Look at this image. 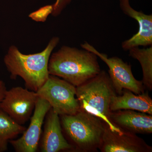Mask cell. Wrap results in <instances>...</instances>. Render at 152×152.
<instances>
[{
    "label": "cell",
    "instance_id": "12",
    "mask_svg": "<svg viewBox=\"0 0 152 152\" xmlns=\"http://www.w3.org/2000/svg\"><path fill=\"white\" fill-rule=\"evenodd\" d=\"M110 119L121 130L136 134H148L152 133V115L132 110L111 111Z\"/></svg>",
    "mask_w": 152,
    "mask_h": 152
},
{
    "label": "cell",
    "instance_id": "18",
    "mask_svg": "<svg viewBox=\"0 0 152 152\" xmlns=\"http://www.w3.org/2000/svg\"><path fill=\"white\" fill-rule=\"evenodd\" d=\"M7 91L5 84L3 81L0 80V102L4 96L5 94Z\"/></svg>",
    "mask_w": 152,
    "mask_h": 152
},
{
    "label": "cell",
    "instance_id": "11",
    "mask_svg": "<svg viewBox=\"0 0 152 152\" xmlns=\"http://www.w3.org/2000/svg\"><path fill=\"white\" fill-rule=\"evenodd\" d=\"M120 6L126 15L137 21L139 27L137 34L123 42L121 46L123 50L126 51L135 47L152 46V14L146 15L134 10L128 0H120Z\"/></svg>",
    "mask_w": 152,
    "mask_h": 152
},
{
    "label": "cell",
    "instance_id": "5",
    "mask_svg": "<svg viewBox=\"0 0 152 152\" xmlns=\"http://www.w3.org/2000/svg\"><path fill=\"white\" fill-rule=\"evenodd\" d=\"M36 93L59 115H74L80 110L76 96V87L57 76L50 75Z\"/></svg>",
    "mask_w": 152,
    "mask_h": 152
},
{
    "label": "cell",
    "instance_id": "1",
    "mask_svg": "<svg viewBox=\"0 0 152 152\" xmlns=\"http://www.w3.org/2000/svg\"><path fill=\"white\" fill-rule=\"evenodd\" d=\"M97 57L85 49L64 46L51 55L49 73L79 86L100 72Z\"/></svg>",
    "mask_w": 152,
    "mask_h": 152
},
{
    "label": "cell",
    "instance_id": "16",
    "mask_svg": "<svg viewBox=\"0 0 152 152\" xmlns=\"http://www.w3.org/2000/svg\"><path fill=\"white\" fill-rule=\"evenodd\" d=\"M53 7L47 5L30 14L29 17L37 22H45L50 14H52Z\"/></svg>",
    "mask_w": 152,
    "mask_h": 152
},
{
    "label": "cell",
    "instance_id": "4",
    "mask_svg": "<svg viewBox=\"0 0 152 152\" xmlns=\"http://www.w3.org/2000/svg\"><path fill=\"white\" fill-rule=\"evenodd\" d=\"M116 94L108 75L101 71L96 76L76 87V96L80 110L98 117L111 130L121 133L122 130L110 119V105L113 96Z\"/></svg>",
    "mask_w": 152,
    "mask_h": 152
},
{
    "label": "cell",
    "instance_id": "6",
    "mask_svg": "<svg viewBox=\"0 0 152 152\" xmlns=\"http://www.w3.org/2000/svg\"><path fill=\"white\" fill-rule=\"evenodd\" d=\"M81 46L99 57L107 65L109 77L117 95L121 94L124 90H129L136 94L145 91V88L142 81L138 80L133 75L130 64L118 57L108 58L107 55L100 53L86 42L81 44Z\"/></svg>",
    "mask_w": 152,
    "mask_h": 152
},
{
    "label": "cell",
    "instance_id": "13",
    "mask_svg": "<svg viewBox=\"0 0 152 152\" xmlns=\"http://www.w3.org/2000/svg\"><path fill=\"white\" fill-rule=\"evenodd\" d=\"M111 111L132 110L152 115V99L148 91L136 94L124 90L120 95L113 96L110 105Z\"/></svg>",
    "mask_w": 152,
    "mask_h": 152
},
{
    "label": "cell",
    "instance_id": "19",
    "mask_svg": "<svg viewBox=\"0 0 152 152\" xmlns=\"http://www.w3.org/2000/svg\"><path fill=\"white\" fill-rule=\"evenodd\" d=\"M128 1H129V0H128Z\"/></svg>",
    "mask_w": 152,
    "mask_h": 152
},
{
    "label": "cell",
    "instance_id": "8",
    "mask_svg": "<svg viewBox=\"0 0 152 152\" xmlns=\"http://www.w3.org/2000/svg\"><path fill=\"white\" fill-rule=\"evenodd\" d=\"M46 100L38 97L33 115L30 118L29 126L17 140H11L10 143L16 152H36L42 135V127L46 116L51 109Z\"/></svg>",
    "mask_w": 152,
    "mask_h": 152
},
{
    "label": "cell",
    "instance_id": "9",
    "mask_svg": "<svg viewBox=\"0 0 152 152\" xmlns=\"http://www.w3.org/2000/svg\"><path fill=\"white\" fill-rule=\"evenodd\" d=\"M99 150L102 152H152L151 146L136 134L111 130L105 123Z\"/></svg>",
    "mask_w": 152,
    "mask_h": 152
},
{
    "label": "cell",
    "instance_id": "10",
    "mask_svg": "<svg viewBox=\"0 0 152 152\" xmlns=\"http://www.w3.org/2000/svg\"><path fill=\"white\" fill-rule=\"evenodd\" d=\"M45 120L44 129L39 144L41 152H74L73 147L63 134L59 115L51 108Z\"/></svg>",
    "mask_w": 152,
    "mask_h": 152
},
{
    "label": "cell",
    "instance_id": "7",
    "mask_svg": "<svg viewBox=\"0 0 152 152\" xmlns=\"http://www.w3.org/2000/svg\"><path fill=\"white\" fill-rule=\"evenodd\" d=\"M37 93L21 87L6 91L0 102V109L19 124H25L31 118L38 98Z\"/></svg>",
    "mask_w": 152,
    "mask_h": 152
},
{
    "label": "cell",
    "instance_id": "17",
    "mask_svg": "<svg viewBox=\"0 0 152 152\" xmlns=\"http://www.w3.org/2000/svg\"><path fill=\"white\" fill-rule=\"evenodd\" d=\"M71 0H56L54 4L53 5V12L52 14L53 15L57 16L61 13L63 9L65 7Z\"/></svg>",
    "mask_w": 152,
    "mask_h": 152
},
{
    "label": "cell",
    "instance_id": "2",
    "mask_svg": "<svg viewBox=\"0 0 152 152\" xmlns=\"http://www.w3.org/2000/svg\"><path fill=\"white\" fill-rule=\"evenodd\" d=\"M59 42L58 37L53 38L44 50L33 54H23L16 47L12 46L4 58L11 78L15 80L20 76L24 81L27 89L37 92L48 79L49 59Z\"/></svg>",
    "mask_w": 152,
    "mask_h": 152
},
{
    "label": "cell",
    "instance_id": "15",
    "mask_svg": "<svg viewBox=\"0 0 152 152\" xmlns=\"http://www.w3.org/2000/svg\"><path fill=\"white\" fill-rule=\"evenodd\" d=\"M129 56L140 64L143 73L142 80L145 88L152 90V46L146 48L135 47L129 50Z\"/></svg>",
    "mask_w": 152,
    "mask_h": 152
},
{
    "label": "cell",
    "instance_id": "14",
    "mask_svg": "<svg viewBox=\"0 0 152 152\" xmlns=\"http://www.w3.org/2000/svg\"><path fill=\"white\" fill-rule=\"evenodd\" d=\"M26 129L0 109V152L7 151L10 141L22 134Z\"/></svg>",
    "mask_w": 152,
    "mask_h": 152
},
{
    "label": "cell",
    "instance_id": "3",
    "mask_svg": "<svg viewBox=\"0 0 152 152\" xmlns=\"http://www.w3.org/2000/svg\"><path fill=\"white\" fill-rule=\"evenodd\" d=\"M59 116L63 134L74 152L97 151L104 130L103 121L81 110L74 115Z\"/></svg>",
    "mask_w": 152,
    "mask_h": 152
}]
</instances>
